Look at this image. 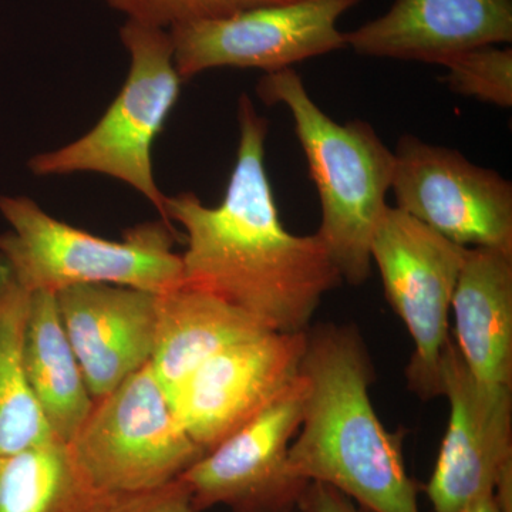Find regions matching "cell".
<instances>
[{
  "label": "cell",
  "instance_id": "24",
  "mask_svg": "<svg viewBox=\"0 0 512 512\" xmlns=\"http://www.w3.org/2000/svg\"><path fill=\"white\" fill-rule=\"evenodd\" d=\"M458 512H503L494 494L484 495Z\"/></svg>",
  "mask_w": 512,
  "mask_h": 512
},
{
  "label": "cell",
  "instance_id": "17",
  "mask_svg": "<svg viewBox=\"0 0 512 512\" xmlns=\"http://www.w3.org/2000/svg\"><path fill=\"white\" fill-rule=\"evenodd\" d=\"M23 363L30 390L56 439L70 443L94 399L64 330L56 293H30Z\"/></svg>",
  "mask_w": 512,
  "mask_h": 512
},
{
  "label": "cell",
  "instance_id": "22",
  "mask_svg": "<svg viewBox=\"0 0 512 512\" xmlns=\"http://www.w3.org/2000/svg\"><path fill=\"white\" fill-rule=\"evenodd\" d=\"M106 512H197L180 478L144 493L116 495Z\"/></svg>",
  "mask_w": 512,
  "mask_h": 512
},
{
  "label": "cell",
  "instance_id": "18",
  "mask_svg": "<svg viewBox=\"0 0 512 512\" xmlns=\"http://www.w3.org/2000/svg\"><path fill=\"white\" fill-rule=\"evenodd\" d=\"M114 497L62 440L0 456V512H106Z\"/></svg>",
  "mask_w": 512,
  "mask_h": 512
},
{
  "label": "cell",
  "instance_id": "8",
  "mask_svg": "<svg viewBox=\"0 0 512 512\" xmlns=\"http://www.w3.org/2000/svg\"><path fill=\"white\" fill-rule=\"evenodd\" d=\"M362 0H295L168 30L181 79L212 69L266 73L345 49L338 22Z\"/></svg>",
  "mask_w": 512,
  "mask_h": 512
},
{
  "label": "cell",
  "instance_id": "20",
  "mask_svg": "<svg viewBox=\"0 0 512 512\" xmlns=\"http://www.w3.org/2000/svg\"><path fill=\"white\" fill-rule=\"evenodd\" d=\"M443 66L451 92L501 109L512 106L511 47H477L454 56Z\"/></svg>",
  "mask_w": 512,
  "mask_h": 512
},
{
  "label": "cell",
  "instance_id": "21",
  "mask_svg": "<svg viewBox=\"0 0 512 512\" xmlns=\"http://www.w3.org/2000/svg\"><path fill=\"white\" fill-rule=\"evenodd\" d=\"M126 20L170 30L184 23L225 18L242 10L295 0H104Z\"/></svg>",
  "mask_w": 512,
  "mask_h": 512
},
{
  "label": "cell",
  "instance_id": "11",
  "mask_svg": "<svg viewBox=\"0 0 512 512\" xmlns=\"http://www.w3.org/2000/svg\"><path fill=\"white\" fill-rule=\"evenodd\" d=\"M450 416L426 491L436 512H458L512 485V387L474 379L454 340L441 367Z\"/></svg>",
  "mask_w": 512,
  "mask_h": 512
},
{
  "label": "cell",
  "instance_id": "9",
  "mask_svg": "<svg viewBox=\"0 0 512 512\" xmlns=\"http://www.w3.org/2000/svg\"><path fill=\"white\" fill-rule=\"evenodd\" d=\"M393 153L394 207L461 247L512 254V184L503 175L410 134Z\"/></svg>",
  "mask_w": 512,
  "mask_h": 512
},
{
  "label": "cell",
  "instance_id": "19",
  "mask_svg": "<svg viewBox=\"0 0 512 512\" xmlns=\"http://www.w3.org/2000/svg\"><path fill=\"white\" fill-rule=\"evenodd\" d=\"M30 292L0 256V456L55 440L23 363Z\"/></svg>",
  "mask_w": 512,
  "mask_h": 512
},
{
  "label": "cell",
  "instance_id": "4",
  "mask_svg": "<svg viewBox=\"0 0 512 512\" xmlns=\"http://www.w3.org/2000/svg\"><path fill=\"white\" fill-rule=\"evenodd\" d=\"M0 256L23 288L57 293L76 285H117L167 293L183 286L177 229L163 220L126 229L120 241L97 237L47 214L23 195H2Z\"/></svg>",
  "mask_w": 512,
  "mask_h": 512
},
{
  "label": "cell",
  "instance_id": "7",
  "mask_svg": "<svg viewBox=\"0 0 512 512\" xmlns=\"http://www.w3.org/2000/svg\"><path fill=\"white\" fill-rule=\"evenodd\" d=\"M468 248L387 205L370 244L384 295L412 336L407 387L421 400L443 396L451 302Z\"/></svg>",
  "mask_w": 512,
  "mask_h": 512
},
{
  "label": "cell",
  "instance_id": "2",
  "mask_svg": "<svg viewBox=\"0 0 512 512\" xmlns=\"http://www.w3.org/2000/svg\"><path fill=\"white\" fill-rule=\"evenodd\" d=\"M299 373L306 396L289 448L292 476L328 484L370 512H420L419 484L404 461L406 431L387 430L377 416L375 365L360 330L309 326Z\"/></svg>",
  "mask_w": 512,
  "mask_h": 512
},
{
  "label": "cell",
  "instance_id": "1",
  "mask_svg": "<svg viewBox=\"0 0 512 512\" xmlns=\"http://www.w3.org/2000/svg\"><path fill=\"white\" fill-rule=\"evenodd\" d=\"M239 144L224 198L207 207L192 192L165 201L171 224L184 228L183 286L211 293L272 332L311 326L320 302L343 284L318 235L286 231L265 167L269 123L254 101L238 103Z\"/></svg>",
  "mask_w": 512,
  "mask_h": 512
},
{
  "label": "cell",
  "instance_id": "15",
  "mask_svg": "<svg viewBox=\"0 0 512 512\" xmlns=\"http://www.w3.org/2000/svg\"><path fill=\"white\" fill-rule=\"evenodd\" d=\"M451 311L454 345L474 379L512 387V254L468 248Z\"/></svg>",
  "mask_w": 512,
  "mask_h": 512
},
{
  "label": "cell",
  "instance_id": "23",
  "mask_svg": "<svg viewBox=\"0 0 512 512\" xmlns=\"http://www.w3.org/2000/svg\"><path fill=\"white\" fill-rule=\"evenodd\" d=\"M296 512H363L348 495L328 484L311 481L306 485Z\"/></svg>",
  "mask_w": 512,
  "mask_h": 512
},
{
  "label": "cell",
  "instance_id": "14",
  "mask_svg": "<svg viewBox=\"0 0 512 512\" xmlns=\"http://www.w3.org/2000/svg\"><path fill=\"white\" fill-rule=\"evenodd\" d=\"M356 55L443 66L467 50L512 42V0H394L345 33Z\"/></svg>",
  "mask_w": 512,
  "mask_h": 512
},
{
  "label": "cell",
  "instance_id": "5",
  "mask_svg": "<svg viewBox=\"0 0 512 512\" xmlns=\"http://www.w3.org/2000/svg\"><path fill=\"white\" fill-rule=\"evenodd\" d=\"M120 37L130 55V70L116 99L89 133L37 154L29 168L39 177L96 173L116 178L144 195L161 220L173 225L165 215L167 195L154 177L153 147L184 80L175 67L168 30L126 20Z\"/></svg>",
  "mask_w": 512,
  "mask_h": 512
},
{
  "label": "cell",
  "instance_id": "13",
  "mask_svg": "<svg viewBox=\"0 0 512 512\" xmlns=\"http://www.w3.org/2000/svg\"><path fill=\"white\" fill-rule=\"evenodd\" d=\"M56 302L94 400L151 363L157 293L117 285H76L57 292Z\"/></svg>",
  "mask_w": 512,
  "mask_h": 512
},
{
  "label": "cell",
  "instance_id": "12",
  "mask_svg": "<svg viewBox=\"0 0 512 512\" xmlns=\"http://www.w3.org/2000/svg\"><path fill=\"white\" fill-rule=\"evenodd\" d=\"M306 330L268 332L221 350L202 363L171 406L205 453L264 412L298 376Z\"/></svg>",
  "mask_w": 512,
  "mask_h": 512
},
{
  "label": "cell",
  "instance_id": "16",
  "mask_svg": "<svg viewBox=\"0 0 512 512\" xmlns=\"http://www.w3.org/2000/svg\"><path fill=\"white\" fill-rule=\"evenodd\" d=\"M268 332L272 330L217 296L180 286L158 295L156 349L150 365L171 403L210 357Z\"/></svg>",
  "mask_w": 512,
  "mask_h": 512
},
{
  "label": "cell",
  "instance_id": "6",
  "mask_svg": "<svg viewBox=\"0 0 512 512\" xmlns=\"http://www.w3.org/2000/svg\"><path fill=\"white\" fill-rule=\"evenodd\" d=\"M69 444L87 476L111 495L163 487L205 454L185 431L150 363L94 400Z\"/></svg>",
  "mask_w": 512,
  "mask_h": 512
},
{
  "label": "cell",
  "instance_id": "10",
  "mask_svg": "<svg viewBox=\"0 0 512 512\" xmlns=\"http://www.w3.org/2000/svg\"><path fill=\"white\" fill-rule=\"evenodd\" d=\"M305 377L288 387L237 433L181 474L194 510L296 512L308 481L289 471V448L302 423Z\"/></svg>",
  "mask_w": 512,
  "mask_h": 512
},
{
  "label": "cell",
  "instance_id": "3",
  "mask_svg": "<svg viewBox=\"0 0 512 512\" xmlns=\"http://www.w3.org/2000/svg\"><path fill=\"white\" fill-rule=\"evenodd\" d=\"M256 93L265 104H284L291 113L319 194L316 235L343 282L365 284L373 265L370 244L392 190L393 151L366 121L330 119L293 69L266 73Z\"/></svg>",
  "mask_w": 512,
  "mask_h": 512
}]
</instances>
